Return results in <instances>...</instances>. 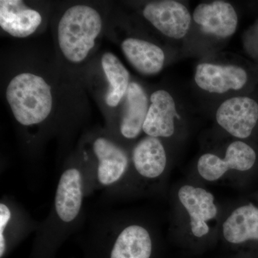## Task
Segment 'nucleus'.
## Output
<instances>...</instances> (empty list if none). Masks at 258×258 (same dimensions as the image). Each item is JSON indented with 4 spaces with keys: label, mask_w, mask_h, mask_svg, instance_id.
Segmentation results:
<instances>
[{
    "label": "nucleus",
    "mask_w": 258,
    "mask_h": 258,
    "mask_svg": "<svg viewBox=\"0 0 258 258\" xmlns=\"http://www.w3.org/2000/svg\"><path fill=\"white\" fill-rule=\"evenodd\" d=\"M219 124L237 138H247L258 120L257 102L247 97H235L222 103L217 111Z\"/></svg>",
    "instance_id": "nucleus-5"
},
{
    "label": "nucleus",
    "mask_w": 258,
    "mask_h": 258,
    "mask_svg": "<svg viewBox=\"0 0 258 258\" xmlns=\"http://www.w3.org/2000/svg\"><path fill=\"white\" fill-rule=\"evenodd\" d=\"M41 22L40 13L27 8L23 1H0V26L12 36L28 37L35 32Z\"/></svg>",
    "instance_id": "nucleus-12"
},
{
    "label": "nucleus",
    "mask_w": 258,
    "mask_h": 258,
    "mask_svg": "<svg viewBox=\"0 0 258 258\" xmlns=\"http://www.w3.org/2000/svg\"><path fill=\"white\" fill-rule=\"evenodd\" d=\"M152 240L145 227L132 225L118 233L110 258H150Z\"/></svg>",
    "instance_id": "nucleus-15"
},
{
    "label": "nucleus",
    "mask_w": 258,
    "mask_h": 258,
    "mask_svg": "<svg viewBox=\"0 0 258 258\" xmlns=\"http://www.w3.org/2000/svg\"><path fill=\"white\" fill-rule=\"evenodd\" d=\"M125 107L120 122V130L123 137L137 138L143 131L149 101L143 88L137 83H131L125 93Z\"/></svg>",
    "instance_id": "nucleus-13"
},
{
    "label": "nucleus",
    "mask_w": 258,
    "mask_h": 258,
    "mask_svg": "<svg viewBox=\"0 0 258 258\" xmlns=\"http://www.w3.org/2000/svg\"><path fill=\"white\" fill-rule=\"evenodd\" d=\"M6 94L15 119L20 124L41 123L52 110L50 87L36 75L25 73L15 76L8 85Z\"/></svg>",
    "instance_id": "nucleus-2"
},
{
    "label": "nucleus",
    "mask_w": 258,
    "mask_h": 258,
    "mask_svg": "<svg viewBox=\"0 0 258 258\" xmlns=\"http://www.w3.org/2000/svg\"><path fill=\"white\" fill-rule=\"evenodd\" d=\"M132 159L137 172L147 179L159 177L165 169V149L155 137H147L139 142L134 147Z\"/></svg>",
    "instance_id": "nucleus-16"
},
{
    "label": "nucleus",
    "mask_w": 258,
    "mask_h": 258,
    "mask_svg": "<svg viewBox=\"0 0 258 258\" xmlns=\"http://www.w3.org/2000/svg\"><path fill=\"white\" fill-rule=\"evenodd\" d=\"M223 234L231 243L258 240V209L251 204L237 208L224 223Z\"/></svg>",
    "instance_id": "nucleus-17"
},
{
    "label": "nucleus",
    "mask_w": 258,
    "mask_h": 258,
    "mask_svg": "<svg viewBox=\"0 0 258 258\" xmlns=\"http://www.w3.org/2000/svg\"><path fill=\"white\" fill-rule=\"evenodd\" d=\"M101 64L109 82L106 103L109 106H116L128 90L130 75L119 59L111 52H106L103 55Z\"/></svg>",
    "instance_id": "nucleus-18"
},
{
    "label": "nucleus",
    "mask_w": 258,
    "mask_h": 258,
    "mask_svg": "<svg viewBox=\"0 0 258 258\" xmlns=\"http://www.w3.org/2000/svg\"><path fill=\"white\" fill-rule=\"evenodd\" d=\"M15 210L9 203L2 202L0 204V257H3L7 249L8 235H12Z\"/></svg>",
    "instance_id": "nucleus-19"
},
{
    "label": "nucleus",
    "mask_w": 258,
    "mask_h": 258,
    "mask_svg": "<svg viewBox=\"0 0 258 258\" xmlns=\"http://www.w3.org/2000/svg\"><path fill=\"white\" fill-rule=\"evenodd\" d=\"M101 28V16L96 10L86 5L69 8L58 25L59 46L64 57L75 63L84 60Z\"/></svg>",
    "instance_id": "nucleus-1"
},
{
    "label": "nucleus",
    "mask_w": 258,
    "mask_h": 258,
    "mask_svg": "<svg viewBox=\"0 0 258 258\" xmlns=\"http://www.w3.org/2000/svg\"><path fill=\"white\" fill-rule=\"evenodd\" d=\"M151 103L143 131L149 137H169L174 132L175 102L169 93L159 90L151 96Z\"/></svg>",
    "instance_id": "nucleus-11"
},
{
    "label": "nucleus",
    "mask_w": 258,
    "mask_h": 258,
    "mask_svg": "<svg viewBox=\"0 0 258 258\" xmlns=\"http://www.w3.org/2000/svg\"><path fill=\"white\" fill-rule=\"evenodd\" d=\"M193 18L205 33L219 37L233 35L238 23L233 7L224 1L199 5L194 12Z\"/></svg>",
    "instance_id": "nucleus-8"
},
{
    "label": "nucleus",
    "mask_w": 258,
    "mask_h": 258,
    "mask_svg": "<svg viewBox=\"0 0 258 258\" xmlns=\"http://www.w3.org/2000/svg\"><path fill=\"white\" fill-rule=\"evenodd\" d=\"M148 21L171 38L184 37L191 24V15L184 5L171 0L149 3L144 10Z\"/></svg>",
    "instance_id": "nucleus-7"
},
{
    "label": "nucleus",
    "mask_w": 258,
    "mask_h": 258,
    "mask_svg": "<svg viewBox=\"0 0 258 258\" xmlns=\"http://www.w3.org/2000/svg\"><path fill=\"white\" fill-rule=\"evenodd\" d=\"M179 198L189 213L193 235L198 237L207 235L210 229L206 222L217 213L213 195L202 188L186 185L179 189Z\"/></svg>",
    "instance_id": "nucleus-10"
},
{
    "label": "nucleus",
    "mask_w": 258,
    "mask_h": 258,
    "mask_svg": "<svg viewBox=\"0 0 258 258\" xmlns=\"http://www.w3.org/2000/svg\"><path fill=\"white\" fill-rule=\"evenodd\" d=\"M86 193L85 176L79 168L70 167L61 174L52 210L55 227L72 225L78 220L82 210Z\"/></svg>",
    "instance_id": "nucleus-3"
},
{
    "label": "nucleus",
    "mask_w": 258,
    "mask_h": 258,
    "mask_svg": "<svg viewBox=\"0 0 258 258\" xmlns=\"http://www.w3.org/2000/svg\"><path fill=\"white\" fill-rule=\"evenodd\" d=\"M199 87L210 93H224L230 90H240L247 81V75L236 66L199 64L195 74Z\"/></svg>",
    "instance_id": "nucleus-9"
},
{
    "label": "nucleus",
    "mask_w": 258,
    "mask_h": 258,
    "mask_svg": "<svg viewBox=\"0 0 258 258\" xmlns=\"http://www.w3.org/2000/svg\"><path fill=\"white\" fill-rule=\"evenodd\" d=\"M121 47L127 60L140 74L152 76L163 69L165 55L157 45L139 39L128 38Z\"/></svg>",
    "instance_id": "nucleus-14"
},
{
    "label": "nucleus",
    "mask_w": 258,
    "mask_h": 258,
    "mask_svg": "<svg viewBox=\"0 0 258 258\" xmlns=\"http://www.w3.org/2000/svg\"><path fill=\"white\" fill-rule=\"evenodd\" d=\"M255 160V152L252 147L244 142H235L227 148L225 159L211 154L202 156L198 161V171L204 179L215 181L229 169L249 170Z\"/></svg>",
    "instance_id": "nucleus-6"
},
{
    "label": "nucleus",
    "mask_w": 258,
    "mask_h": 258,
    "mask_svg": "<svg viewBox=\"0 0 258 258\" xmlns=\"http://www.w3.org/2000/svg\"><path fill=\"white\" fill-rule=\"evenodd\" d=\"M93 151L97 165L92 179L98 187L112 189L124 176L128 166V157L121 148L104 137L95 140Z\"/></svg>",
    "instance_id": "nucleus-4"
}]
</instances>
